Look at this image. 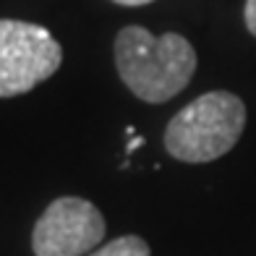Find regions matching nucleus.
<instances>
[{"mask_svg": "<svg viewBox=\"0 0 256 256\" xmlns=\"http://www.w3.org/2000/svg\"><path fill=\"white\" fill-rule=\"evenodd\" d=\"M243 18H246V29L256 37V0H246V8H243Z\"/></svg>", "mask_w": 256, "mask_h": 256, "instance_id": "nucleus-6", "label": "nucleus"}, {"mask_svg": "<svg viewBox=\"0 0 256 256\" xmlns=\"http://www.w3.org/2000/svg\"><path fill=\"white\" fill-rule=\"evenodd\" d=\"M246 128V104L232 92H206L172 115L165 149L188 165H202L228 154Z\"/></svg>", "mask_w": 256, "mask_h": 256, "instance_id": "nucleus-2", "label": "nucleus"}, {"mask_svg": "<svg viewBox=\"0 0 256 256\" xmlns=\"http://www.w3.org/2000/svg\"><path fill=\"white\" fill-rule=\"evenodd\" d=\"M118 6H128V8H136V6H146V3H154V0H112Z\"/></svg>", "mask_w": 256, "mask_h": 256, "instance_id": "nucleus-7", "label": "nucleus"}, {"mask_svg": "<svg viewBox=\"0 0 256 256\" xmlns=\"http://www.w3.org/2000/svg\"><path fill=\"white\" fill-rule=\"evenodd\" d=\"M112 55L120 81L149 104L180 94L196 71L194 44L176 32L154 37L144 26H123L115 37Z\"/></svg>", "mask_w": 256, "mask_h": 256, "instance_id": "nucleus-1", "label": "nucleus"}, {"mask_svg": "<svg viewBox=\"0 0 256 256\" xmlns=\"http://www.w3.org/2000/svg\"><path fill=\"white\" fill-rule=\"evenodd\" d=\"M63 63V48L34 21L0 18V100L26 94Z\"/></svg>", "mask_w": 256, "mask_h": 256, "instance_id": "nucleus-3", "label": "nucleus"}, {"mask_svg": "<svg viewBox=\"0 0 256 256\" xmlns=\"http://www.w3.org/2000/svg\"><path fill=\"white\" fill-rule=\"evenodd\" d=\"M102 212L86 199L60 196L48 204L32 230L34 256H86L104 240Z\"/></svg>", "mask_w": 256, "mask_h": 256, "instance_id": "nucleus-4", "label": "nucleus"}, {"mask_svg": "<svg viewBox=\"0 0 256 256\" xmlns=\"http://www.w3.org/2000/svg\"><path fill=\"white\" fill-rule=\"evenodd\" d=\"M149 243L138 236H120L110 243H104V246L94 248L92 254L86 256H149Z\"/></svg>", "mask_w": 256, "mask_h": 256, "instance_id": "nucleus-5", "label": "nucleus"}, {"mask_svg": "<svg viewBox=\"0 0 256 256\" xmlns=\"http://www.w3.org/2000/svg\"><path fill=\"white\" fill-rule=\"evenodd\" d=\"M142 144H144V138H142V136H134V138H131V144H128V149H126V152L131 154L134 149H138V146H142Z\"/></svg>", "mask_w": 256, "mask_h": 256, "instance_id": "nucleus-8", "label": "nucleus"}]
</instances>
